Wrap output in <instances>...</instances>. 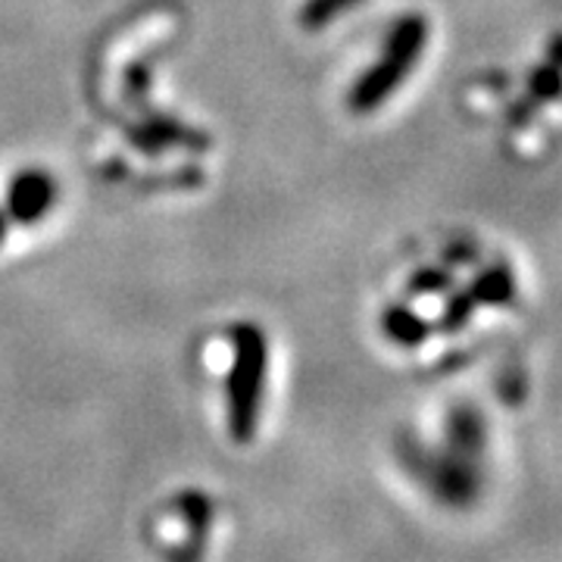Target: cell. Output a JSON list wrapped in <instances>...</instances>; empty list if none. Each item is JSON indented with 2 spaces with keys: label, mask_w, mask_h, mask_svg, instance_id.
Masks as SVG:
<instances>
[{
  "label": "cell",
  "mask_w": 562,
  "mask_h": 562,
  "mask_svg": "<svg viewBox=\"0 0 562 562\" xmlns=\"http://www.w3.org/2000/svg\"><path fill=\"white\" fill-rule=\"evenodd\" d=\"M357 0H310L303 10V25L306 29H322L341 13L344 7H353Z\"/></svg>",
  "instance_id": "obj_8"
},
{
  "label": "cell",
  "mask_w": 562,
  "mask_h": 562,
  "mask_svg": "<svg viewBox=\"0 0 562 562\" xmlns=\"http://www.w3.org/2000/svg\"><path fill=\"white\" fill-rule=\"evenodd\" d=\"M547 60L557 63L562 69V35H557V38H550V44H547Z\"/></svg>",
  "instance_id": "obj_11"
},
{
  "label": "cell",
  "mask_w": 562,
  "mask_h": 562,
  "mask_svg": "<svg viewBox=\"0 0 562 562\" xmlns=\"http://www.w3.org/2000/svg\"><path fill=\"white\" fill-rule=\"evenodd\" d=\"M0 241H3V220H0Z\"/></svg>",
  "instance_id": "obj_12"
},
{
  "label": "cell",
  "mask_w": 562,
  "mask_h": 562,
  "mask_svg": "<svg viewBox=\"0 0 562 562\" xmlns=\"http://www.w3.org/2000/svg\"><path fill=\"white\" fill-rule=\"evenodd\" d=\"M384 331L391 341L403 344V347H416L428 338L431 325L422 319L419 313L406 310V306H391L387 316H384Z\"/></svg>",
  "instance_id": "obj_6"
},
{
  "label": "cell",
  "mask_w": 562,
  "mask_h": 562,
  "mask_svg": "<svg viewBox=\"0 0 562 562\" xmlns=\"http://www.w3.org/2000/svg\"><path fill=\"white\" fill-rule=\"evenodd\" d=\"M54 201V184L41 172H25L10 188V213L20 222H35Z\"/></svg>",
  "instance_id": "obj_4"
},
{
  "label": "cell",
  "mask_w": 562,
  "mask_h": 562,
  "mask_svg": "<svg viewBox=\"0 0 562 562\" xmlns=\"http://www.w3.org/2000/svg\"><path fill=\"white\" fill-rule=\"evenodd\" d=\"M232 538V513L203 487H179L157 501L140 519L144 562H222Z\"/></svg>",
  "instance_id": "obj_1"
},
{
  "label": "cell",
  "mask_w": 562,
  "mask_h": 562,
  "mask_svg": "<svg viewBox=\"0 0 562 562\" xmlns=\"http://www.w3.org/2000/svg\"><path fill=\"white\" fill-rule=\"evenodd\" d=\"M472 313H475V301L469 297V291L465 294H453L450 303H447V310H443L441 328L443 331H460L462 325L472 319Z\"/></svg>",
  "instance_id": "obj_9"
},
{
  "label": "cell",
  "mask_w": 562,
  "mask_h": 562,
  "mask_svg": "<svg viewBox=\"0 0 562 562\" xmlns=\"http://www.w3.org/2000/svg\"><path fill=\"white\" fill-rule=\"evenodd\" d=\"M469 297L482 306H506V303L516 297V279H513V269L509 266H491L484 269L479 279L472 281L469 288Z\"/></svg>",
  "instance_id": "obj_5"
},
{
  "label": "cell",
  "mask_w": 562,
  "mask_h": 562,
  "mask_svg": "<svg viewBox=\"0 0 562 562\" xmlns=\"http://www.w3.org/2000/svg\"><path fill=\"white\" fill-rule=\"evenodd\" d=\"M450 288V276L443 269H422L416 279L409 281L413 294H441Z\"/></svg>",
  "instance_id": "obj_10"
},
{
  "label": "cell",
  "mask_w": 562,
  "mask_h": 562,
  "mask_svg": "<svg viewBox=\"0 0 562 562\" xmlns=\"http://www.w3.org/2000/svg\"><path fill=\"white\" fill-rule=\"evenodd\" d=\"M428 41V22L419 13H409L403 16L391 38H387V47H384L382 63H375L366 76L360 79V85L353 88V98H350V106L357 113H366V110H375L379 103H384L401 85L413 66L419 60L422 47Z\"/></svg>",
  "instance_id": "obj_3"
},
{
  "label": "cell",
  "mask_w": 562,
  "mask_h": 562,
  "mask_svg": "<svg viewBox=\"0 0 562 562\" xmlns=\"http://www.w3.org/2000/svg\"><path fill=\"white\" fill-rule=\"evenodd\" d=\"M266 401V338L257 325L235 328V362L225 379V431L238 447L260 435Z\"/></svg>",
  "instance_id": "obj_2"
},
{
  "label": "cell",
  "mask_w": 562,
  "mask_h": 562,
  "mask_svg": "<svg viewBox=\"0 0 562 562\" xmlns=\"http://www.w3.org/2000/svg\"><path fill=\"white\" fill-rule=\"evenodd\" d=\"M531 98L541 103L562 101V69L557 63H543L531 72Z\"/></svg>",
  "instance_id": "obj_7"
}]
</instances>
